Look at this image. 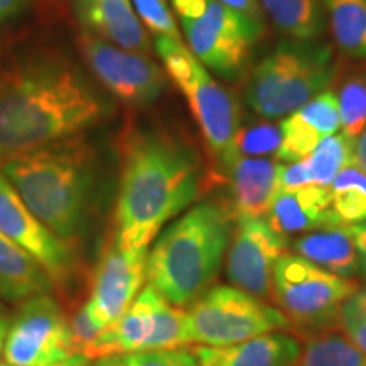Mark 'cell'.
<instances>
[{
	"label": "cell",
	"instance_id": "obj_35",
	"mask_svg": "<svg viewBox=\"0 0 366 366\" xmlns=\"http://www.w3.org/2000/svg\"><path fill=\"white\" fill-rule=\"evenodd\" d=\"M27 0H0V22L12 19L22 11Z\"/></svg>",
	"mask_w": 366,
	"mask_h": 366
},
{
	"label": "cell",
	"instance_id": "obj_38",
	"mask_svg": "<svg viewBox=\"0 0 366 366\" xmlns=\"http://www.w3.org/2000/svg\"><path fill=\"white\" fill-rule=\"evenodd\" d=\"M9 324H11V320H9L6 310H4L2 305H0V355H2L4 342H6V336H7V331H9Z\"/></svg>",
	"mask_w": 366,
	"mask_h": 366
},
{
	"label": "cell",
	"instance_id": "obj_40",
	"mask_svg": "<svg viewBox=\"0 0 366 366\" xmlns=\"http://www.w3.org/2000/svg\"><path fill=\"white\" fill-rule=\"evenodd\" d=\"M97 366H112V363H111V360L105 358V360H100Z\"/></svg>",
	"mask_w": 366,
	"mask_h": 366
},
{
	"label": "cell",
	"instance_id": "obj_5",
	"mask_svg": "<svg viewBox=\"0 0 366 366\" xmlns=\"http://www.w3.org/2000/svg\"><path fill=\"white\" fill-rule=\"evenodd\" d=\"M334 76L331 46L319 39L285 41L253 68L246 102L263 119L287 117L326 92Z\"/></svg>",
	"mask_w": 366,
	"mask_h": 366
},
{
	"label": "cell",
	"instance_id": "obj_12",
	"mask_svg": "<svg viewBox=\"0 0 366 366\" xmlns=\"http://www.w3.org/2000/svg\"><path fill=\"white\" fill-rule=\"evenodd\" d=\"M287 237L262 219H236L227 249V277L246 294L273 300V269L285 253Z\"/></svg>",
	"mask_w": 366,
	"mask_h": 366
},
{
	"label": "cell",
	"instance_id": "obj_29",
	"mask_svg": "<svg viewBox=\"0 0 366 366\" xmlns=\"http://www.w3.org/2000/svg\"><path fill=\"white\" fill-rule=\"evenodd\" d=\"M282 144V131L280 124L273 126L262 122L244 129H239L236 136L234 151L236 157H248V158H262L274 154L277 157L278 149Z\"/></svg>",
	"mask_w": 366,
	"mask_h": 366
},
{
	"label": "cell",
	"instance_id": "obj_18",
	"mask_svg": "<svg viewBox=\"0 0 366 366\" xmlns=\"http://www.w3.org/2000/svg\"><path fill=\"white\" fill-rule=\"evenodd\" d=\"M280 163L239 157L226 173L234 219H262L280 194Z\"/></svg>",
	"mask_w": 366,
	"mask_h": 366
},
{
	"label": "cell",
	"instance_id": "obj_39",
	"mask_svg": "<svg viewBox=\"0 0 366 366\" xmlns=\"http://www.w3.org/2000/svg\"><path fill=\"white\" fill-rule=\"evenodd\" d=\"M86 363H89V360H86L85 356H75V358L63 361V363L48 365V366H86ZM0 366H19V365H11V363H7V361H0Z\"/></svg>",
	"mask_w": 366,
	"mask_h": 366
},
{
	"label": "cell",
	"instance_id": "obj_3",
	"mask_svg": "<svg viewBox=\"0 0 366 366\" xmlns=\"http://www.w3.org/2000/svg\"><path fill=\"white\" fill-rule=\"evenodd\" d=\"M94 146L84 134L54 141L4 164L0 170L59 239L79 234L94 182Z\"/></svg>",
	"mask_w": 366,
	"mask_h": 366
},
{
	"label": "cell",
	"instance_id": "obj_22",
	"mask_svg": "<svg viewBox=\"0 0 366 366\" xmlns=\"http://www.w3.org/2000/svg\"><path fill=\"white\" fill-rule=\"evenodd\" d=\"M53 278L27 251L0 236V297L9 302H24L48 294Z\"/></svg>",
	"mask_w": 366,
	"mask_h": 366
},
{
	"label": "cell",
	"instance_id": "obj_4",
	"mask_svg": "<svg viewBox=\"0 0 366 366\" xmlns=\"http://www.w3.org/2000/svg\"><path fill=\"white\" fill-rule=\"evenodd\" d=\"M234 222L229 205H194L148 251L146 274L149 285L175 307L190 305L207 290L221 268Z\"/></svg>",
	"mask_w": 366,
	"mask_h": 366
},
{
	"label": "cell",
	"instance_id": "obj_17",
	"mask_svg": "<svg viewBox=\"0 0 366 366\" xmlns=\"http://www.w3.org/2000/svg\"><path fill=\"white\" fill-rule=\"evenodd\" d=\"M162 294L149 283L132 305L99 334L97 340L86 347L84 356L86 360H105L109 356H121L148 350L149 340L157 326V305Z\"/></svg>",
	"mask_w": 366,
	"mask_h": 366
},
{
	"label": "cell",
	"instance_id": "obj_20",
	"mask_svg": "<svg viewBox=\"0 0 366 366\" xmlns=\"http://www.w3.org/2000/svg\"><path fill=\"white\" fill-rule=\"evenodd\" d=\"M200 366H294L300 342L285 332H269L229 346H195Z\"/></svg>",
	"mask_w": 366,
	"mask_h": 366
},
{
	"label": "cell",
	"instance_id": "obj_13",
	"mask_svg": "<svg viewBox=\"0 0 366 366\" xmlns=\"http://www.w3.org/2000/svg\"><path fill=\"white\" fill-rule=\"evenodd\" d=\"M148 251H126L114 244L105 251L95 272L92 294L84 304L90 317L102 329L121 317L143 290L148 282Z\"/></svg>",
	"mask_w": 366,
	"mask_h": 366
},
{
	"label": "cell",
	"instance_id": "obj_37",
	"mask_svg": "<svg viewBox=\"0 0 366 366\" xmlns=\"http://www.w3.org/2000/svg\"><path fill=\"white\" fill-rule=\"evenodd\" d=\"M351 231H353L360 248L366 251V219L358 224H353V226H351Z\"/></svg>",
	"mask_w": 366,
	"mask_h": 366
},
{
	"label": "cell",
	"instance_id": "obj_34",
	"mask_svg": "<svg viewBox=\"0 0 366 366\" xmlns=\"http://www.w3.org/2000/svg\"><path fill=\"white\" fill-rule=\"evenodd\" d=\"M217 2L224 4L232 11L242 14L244 17H248L256 24L264 26V17H263V9L259 6L258 0H217Z\"/></svg>",
	"mask_w": 366,
	"mask_h": 366
},
{
	"label": "cell",
	"instance_id": "obj_23",
	"mask_svg": "<svg viewBox=\"0 0 366 366\" xmlns=\"http://www.w3.org/2000/svg\"><path fill=\"white\" fill-rule=\"evenodd\" d=\"M278 31L295 41H317L324 33L322 0H258Z\"/></svg>",
	"mask_w": 366,
	"mask_h": 366
},
{
	"label": "cell",
	"instance_id": "obj_30",
	"mask_svg": "<svg viewBox=\"0 0 366 366\" xmlns=\"http://www.w3.org/2000/svg\"><path fill=\"white\" fill-rule=\"evenodd\" d=\"M340 327L366 360V287L347 297L340 310Z\"/></svg>",
	"mask_w": 366,
	"mask_h": 366
},
{
	"label": "cell",
	"instance_id": "obj_31",
	"mask_svg": "<svg viewBox=\"0 0 366 366\" xmlns=\"http://www.w3.org/2000/svg\"><path fill=\"white\" fill-rule=\"evenodd\" d=\"M109 360L112 366H200L194 351L185 350V347L137 351V353L114 356Z\"/></svg>",
	"mask_w": 366,
	"mask_h": 366
},
{
	"label": "cell",
	"instance_id": "obj_27",
	"mask_svg": "<svg viewBox=\"0 0 366 366\" xmlns=\"http://www.w3.org/2000/svg\"><path fill=\"white\" fill-rule=\"evenodd\" d=\"M355 144L341 134L324 137L312 153L305 158L312 185L329 189L334 178L353 163Z\"/></svg>",
	"mask_w": 366,
	"mask_h": 366
},
{
	"label": "cell",
	"instance_id": "obj_21",
	"mask_svg": "<svg viewBox=\"0 0 366 366\" xmlns=\"http://www.w3.org/2000/svg\"><path fill=\"white\" fill-rule=\"evenodd\" d=\"M329 207V189L309 185L295 192H280L267 214V221L283 237L312 229H326L332 227Z\"/></svg>",
	"mask_w": 366,
	"mask_h": 366
},
{
	"label": "cell",
	"instance_id": "obj_33",
	"mask_svg": "<svg viewBox=\"0 0 366 366\" xmlns=\"http://www.w3.org/2000/svg\"><path fill=\"white\" fill-rule=\"evenodd\" d=\"M312 185L309 167L305 159L280 167V192H295Z\"/></svg>",
	"mask_w": 366,
	"mask_h": 366
},
{
	"label": "cell",
	"instance_id": "obj_19",
	"mask_svg": "<svg viewBox=\"0 0 366 366\" xmlns=\"http://www.w3.org/2000/svg\"><path fill=\"white\" fill-rule=\"evenodd\" d=\"M294 253L346 280H366V251L351 226L326 227L294 241Z\"/></svg>",
	"mask_w": 366,
	"mask_h": 366
},
{
	"label": "cell",
	"instance_id": "obj_10",
	"mask_svg": "<svg viewBox=\"0 0 366 366\" xmlns=\"http://www.w3.org/2000/svg\"><path fill=\"white\" fill-rule=\"evenodd\" d=\"M4 361L19 366H48L75 358L70 320L48 294L22 302L2 350Z\"/></svg>",
	"mask_w": 366,
	"mask_h": 366
},
{
	"label": "cell",
	"instance_id": "obj_15",
	"mask_svg": "<svg viewBox=\"0 0 366 366\" xmlns=\"http://www.w3.org/2000/svg\"><path fill=\"white\" fill-rule=\"evenodd\" d=\"M337 129H341L337 97L326 90L280 122L282 144L274 158L283 163L302 162Z\"/></svg>",
	"mask_w": 366,
	"mask_h": 366
},
{
	"label": "cell",
	"instance_id": "obj_2",
	"mask_svg": "<svg viewBox=\"0 0 366 366\" xmlns=\"http://www.w3.org/2000/svg\"><path fill=\"white\" fill-rule=\"evenodd\" d=\"M202 168L195 151L175 136L134 129L122 143L112 244L149 249L159 231L199 195Z\"/></svg>",
	"mask_w": 366,
	"mask_h": 366
},
{
	"label": "cell",
	"instance_id": "obj_9",
	"mask_svg": "<svg viewBox=\"0 0 366 366\" xmlns=\"http://www.w3.org/2000/svg\"><path fill=\"white\" fill-rule=\"evenodd\" d=\"M187 340L202 346H229L292 329L287 315L237 287L207 288L185 310Z\"/></svg>",
	"mask_w": 366,
	"mask_h": 366
},
{
	"label": "cell",
	"instance_id": "obj_36",
	"mask_svg": "<svg viewBox=\"0 0 366 366\" xmlns=\"http://www.w3.org/2000/svg\"><path fill=\"white\" fill-rule=\"evenodd\" d=\"M353 163L360 168V170H363L366 173V127L365 131L361 132L358 141L355 143Z\"/></svg>",
	"mask_w": 366,
	"mask_h": 366
},
{
	"label": "cell",
	"instance_id": "obj_11",
	"mask_svg": "<svg viewBox=\"0 0 366 366\" xmlns=\"http://www.w3.org/2000/svg\"><path fill=\"white\" fill-rule=\"evenodd\" d=\"M81 56L100 84L129 105L157 102L167 86V73L148 54L127 51L111 43L81 33Z\"/></svg>",
	"mask_w": 366,
	"mask_h": 366
},
{
	"label": "cell",
	"instance_id": "obj_8",
	"mask_svg": "<svg viewBox=\"0 0 366 366\" xmlns=\"http://www.w3.org/2000/svg\"><path fill=\"white\" fill-rule=\"evenodd\" d=\"M358 288L297 253H283L273 269V300L292 329L307 337L340 326L342 304Z\"/></svg>",
	"mask_w": 366,
	"mask_h": 366
},
{
	"label": "cell",
	"instance_id": "obj_6",
	"mask_svg": "<svg viewBox=\"0 0 366 366\" xmlns=\"http://www.w3.org/2000/svg\"><path fill=\"white\" fill-rule=\"evenodd\" d=\"M154 49L163 61L167 75L175 81L190 105L212 159L214 173L217 178H224L237 159L234 143L241 129L239 105L212 79L207 68L182 39L157 36Z\"/></svg>",
	"mask_w": 366,
	"mask_h": 366
},
{
	"label": "cell",
	"instance_id": "obj_14",
	"mask_svg": "<svg viewBox=\"0 0 366 366\" xmlns=\"http://www.w3.org/2000/svg\"><path fill=\"white\" fill-rule=\"evenodd\" d=\"M0 236L34 256L53 282L63 280L71 267L66 242L54 236L31 212L14 185L0 170Z\"/></svg>",
	"mask_w": 366,
	"mask_h": 366
},
{
	"label": "cell",
	"instance_id": "obj_28",
	"mask_svg": "<svg viewBox=\"0 0 366 366\" xmlns=\"http://www.w3.org/2000/svg\"><path fill=\"white\" fill-rule=\"evenodd\" d=\"M337 105L341 134L355 144L366 127V75H353L341 85Z\"/></svg>",
	"mask_w": 366,
	"mask_h": 366
},
{
	"label": "cell",
	"instance_id": "obj_16",
	"mask_svg": "<svg viewBox=\"0 0 366 366\" xmlns=\"http://www.w3.org/2000/svg\"><path fill=\"white\" fill-rule=\"evenodd\" d=\"M75 14L85 33L127 51H151L149 34L131 0H75Z\"/></svg>",
	"mask_w": 366,
	"mask_h": 366
},
{
	"label": "cell",
	"instance_id": "obj_7",
	"mask_svg": "<svg viewBox=\"0 0 366 366\" xmlns=\"http://www.w3.org/2000/svg\"><path fill=\"white\" fill-rule=\"evenodd\" d=\"M189 49L207 70L224 79L244 73L259 26L217 0H173Z\"/></svg>",
	"mask_w": 366,
	"mask_h": 366
},
{
	"label": "cell",
	"instance_id": "obj_25",
	"mask_svg": "<svg viewBox=\"0 0 366 366\" xmlns=\"http://www.w3.org/2000/svg\"><path fill=\"white\" fill-rule=\"evenodd\" d=\"M332 227L353 226L366 219V173L355 163L346 167L331 185Z\"/></svg>",
	"mask_w": 366,
	"mask_h": 366
},
{
	"label": "cell",
	"instance_id": "obj_32",
	"mask_svg": "<svg viewBox=\"0 0 366 366\" xmlns=\"http://www.w3.org/2000/svg\"><path fill=\"white\" fill-rule=\"evenodd\" d=\"M137 17L154 36L182 39V33L164 0H131Z\"/></svg>",
	"mask_w": 366,
	"mask_h": 366
},
{
	"label": "cell",
	"instance_id": "obj_24",
	"mask_svg": "<svg viewBox=\"0 0 366 366\" xmlns=\"http://www.w3.org/2000/svg\"><path fill=\"white\" fill-rule=\"evenodd\" d=\"M334 41L346 56L366 58V0H322Z\"/></svg>",
	"mask_w": 366,
	"mask_h": 366
},
{
	"label": "cell",
	"instance_id": "obj_1",
	"mask_svg": "<svg viewBox=\"0 0 366 366\" xmlns=\"http://www.w3.org/2000/svg\"><path fill=\"white\" fill-rule=\"evenodd\" d=\"M105 116L104 100L65 59L43 56L0 75V168Z\"/></svg>",
	"mask_w": 366,
	"mask_h": 366
},
{
	"label": "cell",
	"instance_id": "obj_26",
	"mask_svg": "<svg viewBox=\"0 0 366 366\" xmlns=\"http://www.w3.org/2000/svg\"><path fill=\"white\" fill-rule=\"evenodd\" d=\"M299 366H366V360L345 334L327 331L309 336Z\"/></svg>",
	"mask_w": 366,
	"mask_h": 366
}]
</instances>
